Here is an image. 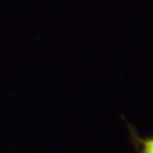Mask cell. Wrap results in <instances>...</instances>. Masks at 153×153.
I'll list each match as a JSON object with an SVG mask.
<instances>
[{
  "mask_svg": "<svg viewBox=\"0 0 153 153\" xmlns=\"http://www.w3.org/2000/svg\"><path fill=\"white\" fill-rule=\"evenodd\" d=\"M126 125L129 131V141L133 144L137 153H153V135L143 137L137 133L136 128L126 121Z\"/></svg>",
  "mask_w": 153,
  "mask_h": 153,
  "instance_id": "cell-1",
  "label": "cell"
}]
</instances>
